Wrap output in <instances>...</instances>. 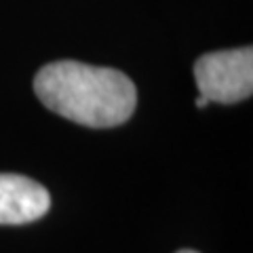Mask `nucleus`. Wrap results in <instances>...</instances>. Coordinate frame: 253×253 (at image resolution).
<instances>
[{"label":"nucleus","instance_id":"nucleus-1","mask_svg":"<svg viewBox=\"0 0 253 253\" xmlns=\"http://www.w3.org/2000/svg\"><path fill=\"white\" fill-rule=\"evenodd\" d=\"M34 91L55 114L93 129L126 123L135 112L137 91L126 74L81 61H53L38 70Z\"/></svg>","mask_w":253,"mask_h":253},{"label":"nucleus","instance_id":"nucleus-4","mask_svg":"<svg viewBox=\"0 0 253 253\" xmlns=\"http://www.w3.org/2000/svg\"><path fill=\"white\" fill-rule=\"evenodd\" d=\"M207 104H209L207 97H203V95H199V97H196V108H205Z\"/></svg>","mask_w":253,"mask_h":253},{"label":"nucleus","instance_id":"nucleus-5","mask_svg":"<svg viewBox=\"0 0 253 253\" xmlns=\"http://www.w3.org/2000/svg\"><path fill=\"white\" fill-rule=\"evenodd\" d=\"M177 253H199V251H192V249H181V251H177Z\"/></svg>","mask_w":253,"mask_h":253},{"label":"nucleus","instance_id":"nucleus-3","mask_svg":"<svg viewBox=\"0 0 253 253\" xmlns=\"http://www.w3.org/2000/svg\"><path fill=\"white\" fill-rule=\"evenodd\" d=\"M49 207L51 194L44 186L17 173H0V224H30L41 219Z\"/></svg>","mask_w":253,"mask_h":253},{"label":"nucleus","instance_id":"nucleus-2","mask_svg":"<svg viewBox=\"0 0 253 253\" xmlns=\"http://www.w3.org/2000/svg\"><path fill=\"white\" fill-rule=\"evenodd\" d=\"M199 95L217 104H236L253 93V49L207 53L194 63Z\"/></svg>","mask_w":253,"mask_h":253}]
</instances>
